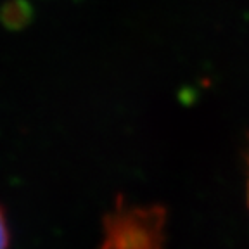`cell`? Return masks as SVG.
I'll return each instance as SVG.
<instances>
[{
	"instance_id": "6da1fadb",
	"label": "cell",
	"mask_w": 249,
	"mask_h": 249,
	"mask_svg": "<svg viewBox=\"0 0 249 249\" xmlns=\"http://www.w3.org/2000/svg\"><path fill=\"white\" fill-rule=\"evenodd\" d=\"M166 213L160 206H118L104 222L99 249H164Z\"/></svg>"
},
{
	"instance_id": "7a4b0ae2",
	"label": "cell",
	"mask_w": 249,
	"mask_h": 249,
	"mask_svg": "<svg viewBox=\"0 0 249 249\" xmlns=\"http://www.w3.org/2000/svg\"><path fill=\"white\" fill-rule=\"evenodd\" d=\"M9 246V230L7 223H5L4 211L0 210V249H7Z\"/></svg>"
},
{
	"instance_id": "3957f363",
	"label": "cell",
	"mask_w": 249,
	"mask_h": 249,
	"mask_svg": "<svg viewBox=\"0 0 249 249\" xmlns=\"http://www.w3.org/2000/svg\"><path fill=\"white\" fill-rule=\"evenodd\" d=\"M248 199H249V182H248Z\"/></svg>"
}]
</instances>
